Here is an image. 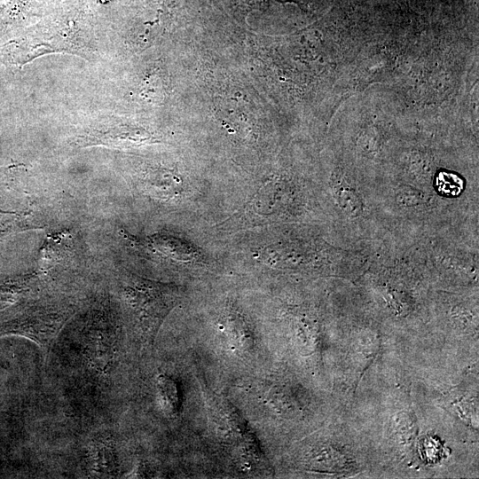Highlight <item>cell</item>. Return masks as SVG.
Masks as SVG:
<instances>
[{"instance_id": "1", "label": "cell", "mask_w": 479, "mask_h": 479, "mask_svg": "<svg viewBox=\"0 0 479 479\" xmlns=\"http://www.w3.org/2000/svg\"><path fill=\"white\" fill-rule=\"evenodd\" d=\"M122 297L133 331L141 342L153 344L160 326L182 300V289L174 285L128 275Z\"/></svg>"}, {"instance_id": "2", "label": "cell", "mask_w": 479, "mask_h": 479, "mask_svg": "<svg viewBox=\"0 0 479 479\" xmlns=\"http://www.w3.org/2000/svg\"><path fill=\"white\" fill-rule=\"evenodd\" d=\"M145 194L164 202L180 203L197 197L200 188L177 172L165 169L151 170L141 178Z\"/></svg>"}, {"instance_id": "3", "label": "cell", "mask_w": 479, "mask_h": 479, "mask_svg": "<svg viewBox=\"0 0 479 479\" xmlns=\"http://www.w3.org/2000/svg\"><path fill=\"white\" fill-rule=\"evenodd\" d=\"M115 347V333L112 321L98 314L88 327L85 351L90 361L99 370L112 363Z\"/></svg>"}, {"instance_id": "4", "label": "cell", "mask_w": 479, "mask_h": 479, "mask_svg": "<svg viewBox=\"0 0 479 479\" xmlns=\"http://www.w3.org/2000/svg\"><path fill=\"white\" fill-rule=\"evenodd\" d=\"M146 247L171 261L188 264L204 263V252L190 240L156 233L145 240Z\"/></svg>"}, {"instance_id": "5", "label": "cell", "mask_w": 479, "mask_h": 479, "mask_svg": "<svg viewBox=\"0 0 479 479\" xmlns=\"http://www.w3.org/2000/svg\"><path fill=\"white\" fill-rule=\"evenodd\" d=\"M84 145H141L152 140L151 134L142 129H114L106 132H95L81 137Z\"/></svg>"}, {"instance_id": "6", "label": "cell", "mask_w": 479, "mask_h": 479, "mask_svg": "<svg viewBox=\"0 0 479 479\" xmlns=\"http://www.w3.org/2000/svg\"><path fill=\"white\" fill-rule=\"evenodd\" d=\"M92 459L96 469L100 472L109 470L113 465V453L110 447L105 443H97L92 447Z\"/></svg>"}]
</instances>
